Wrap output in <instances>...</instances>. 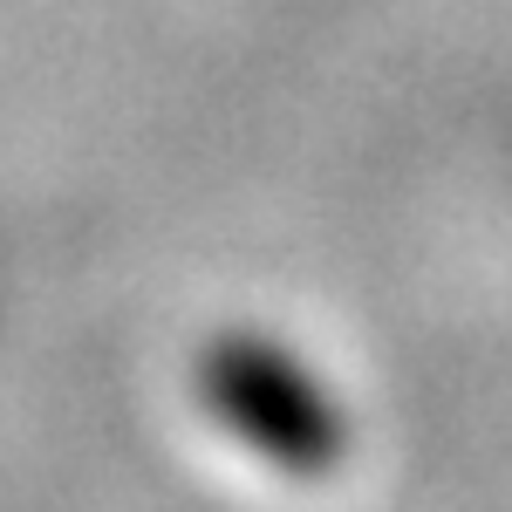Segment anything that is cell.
I'll use <instances>...</instances> for the list:
<instances>
[{
  "label": "cell",
  "instance_id": "6da1fadb",
  "mask_svg": "<svg viewBox=\"0 0 512 512\" xmlns=\"http://www.w3.org/2000/svg\"><path fill=\"white\" fill-rule=\"evenodd\" d=\"M198 403L280 472H328L349 444L342 403L280 342L226 335L198 355Z\"/></svg>",
  "mask_w": 512,
  "mask_h": 512
}]
</instances>
